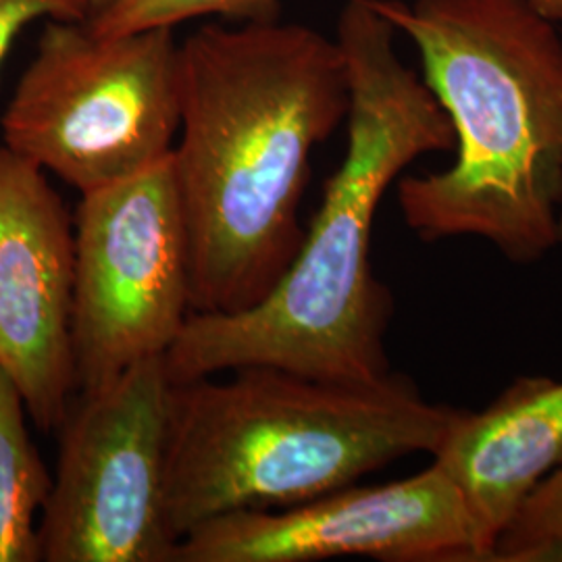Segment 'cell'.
Returning <instances> with one entry per match:
<instances>
[{"mask_svg":"<svg viewBox=\"0 0 562 562\" xmlns=\"http://www.w3.org/2000/svg\"><path fill=\"white\" fill-rule=\"evenodd\" d=\"M171 150L190 244V306L232 315L278 285L304 240L311 155L348 115L338 42L299 23L202 25L180 44Z\"/></svg>","mask_w":562,"mask_h":562,"instance_id":"6da1fadb","label":"cell"},{"mask_svg":"<svg viewBox=\"0 0 562 562\" xmlns=\"http://www.w3.org/2000/svg\"><path fill=\"white\" fill-rule=\"evenodd\" d=\"M394 38L396 27L367 0L344 2L336 42L350 94L346 155L278 285L241 313H190L162 357L171 382L255 364L329 382H378L392 373V296L373 276V223L411 162L454 150L450 120Z\"/></svg>","mask_w":562,"mask_h":562,"instance_id":"7a4b0ae2","label":"cell"},{"mask_svg":"<svg viewBox=\"0 0 562 562\" xmlns=\"http://www.w3.org/2000/svg\"><path fill=\"white\" fill-rule=\"evenodd\" d=\"M415 42L457 159L398 183L425 241L480 238L508 261L561 244L562 30L529 0H367Z\"/></svg>","mask_w":562,"mask_h":562,"instance_id":"3957f363","label":"cell"},{"mask_svg":"<svg viewBox=\"0 0 562 562\" xmlns=\"http://www.w3.org/2000/svg\"><path fill=\"white\" fill-rule=\"evenodd\" d=\"M229 373L171 390L165 522L176 546L217 517L294 508L434 454L461 415L398 373L369 383L265 364Z\"/></svg>","mask_w":562,"mask_h":562,"instance_id":"277c9868","label":"cell"},{"mask_svg":"<svg viewBox=\"0 0 562 562\" xmlns=\"http://www.w3.org/2000/svg\"><path fill=\"white\" fill-rule=\"evenodd\" d=\"M181 120L171 27L106 36L50 20L7 104L2 146L80 194L165 161Z\"/></svg>","mask_w":562,"mask_h":562,"instance_id":"5b68a950","label":"cell"},{"mask_svg":"<svg viewBox=\"0 0 562 562\" xmlns=\"http://www.w3.org/2000/svg\"><path fill=\"white\" fill-rule=\"evenodd\" d=\"M76 394L165 357L188 322L190 244L171 155L81 194L74 213Z\"/></svg>","mask_w":562,"mask_h":562,"instance_id":"8992f818","label":"cell"},{"mask_svg":"<svg viewBox=\"0 0 562 562\" xmlns=\"http://www.w3.org/2000/svg\"><path fill=\"white\" fill-rule=\"evenodd\" d=\"M173 382L165 359L76 394L38 521L44 562H173L165 522Z\"/></svg>","mask_w":562,"mask_h":562,"instance_id":"52a82bcc","label":"cell"},{"mask_svg":"<svg viewBox=\"0 0 562 562\" xmlns=\"http://www.w3.org/2000/svg\"><path fill=\"white\" fill-rule=\"evenodd\" d=\"M494 561L461 490L431 461L398 482L348 485L283 510H244L202 522L173 562Z\"/></svg>","mask_w":562,"mask_h":562,"instance_id":"ba28073f","label":"cell"},{"mask_svg":"<svg viewBox=\"0 0 562 562\" xmlns=\"http://www.w3.org/2000/svg\"><path fill=\"white\" fill-rule=\"evenodd\" d=\"M74 215L36 162L0 146V367L57 431L76 396Z\"/></svg>","mask_w":562,"mask_h":562,"instance_id":"9c48e42d","label":"cell"},{"mask_svg":"<svg viewBox=\"0 0 562 562\" xmlns=\"http://www.w3.org/2000/svg\"><path fill=\"white\" fill-rule=\"evenodd\" d=\"M431 459L496 548L527 496L562 462V380L519 378L482 413L461 411Z\"/></svg>","mask_w":562,"mask_h":562,"instance_id":"30bf717a","label":"cell"},{"mask_svg":"<svg viewBox=\"0 0 562 562\" xmlns=\"http://www.w3.org/2000/svg\"><path fill=\"white\" fill-rule=\"evenodd\" d=\"M27 408L0 367V562L41 561L38 521L53 473L27 429Z\"/></svg>","mask_w":562,"mask_h":562,"instance_id":"8fae6325","label":"cell"},{"mask_svg":"<svg viewBox=\"0 0 562 562\" xmlns=\"http://www.w3.org/2000/svg\"><path fill=\"white\" fill-rule=\"evenodd\" d=\"M222 18L244 23L280 21V0H113L88 25L106 36L153 27H176L183 21Z\"/></svg>","mask_w":562,"mask_h":562,"instance_id":"7c38bea8","label":"cell"},{"mask_svg":"<svg viewBox=\"0 0 562 562\" xmlns=\"http://www.w3.org/2000/svg\"><path fill=\"white\" fill-rule=\"evenodd\" d=\"M546 559H562V462L527 496L494 548V561Z\"/></svg>","mask_w":562,"mask_h":562,"instance_id":"4fadbf2b","label":"cell"},{"mask_svg":"<svg viewBox=\"0 0 562 562\" xmlns=\"http://www.w3.org/2000/svg\"><path fill=\"white\" fill-rule=\"evenodd\" d=\"M38 20L88 21V0H0V69L21 32Z\"/></svg>","mask_w":562,"mask_h":562,"instance_id":"5bb4252c","label":"cell"},{"mask_svg":"<svg viewBox=\"0 0 562 562\" xmlns=\"http://www.w3.org/2000/svg\"><path fill=\"white\" fill-rule=\"evenodd\" d=\"M529 4L542 15L543 20L559 25L562 30V0H529Z\"/></svg>","mask_w":562,"mask_h":562,"instance_id":"9a60e30c","label":"cell"},{"mask_svg":"<svg viewBox=\"0 0 562 562\" xmlns=\"http://www.w3.org/2000/svg\"><path fill=\"white\" fill-rule=\"evenodd\" d=\"M88 2H90V20L88 21H92L97 20L104 9H109L113 0H88Z\"/></svg>","mask_w":562,"mask_h":562,"instance_id":"2e32d148","label":"cell"},{"mask_svg":"<svg viewBox=\"0 0 562 562\" xmlns=\"http://www.w3.org/2000/svg\"><path fill=\"white\" fill-rule=\"evenodd\" d=\"M561 244H562V213H561Z\"/></svg>","mask_w":562,"mask_h":562,"instance_id":"e0dca14e","label":"cell"}]
</instances>
